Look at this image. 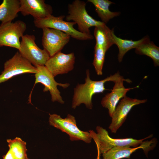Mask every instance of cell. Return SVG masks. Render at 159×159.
<instances>
[{
	"label": "cell",
	"instance_id": "2e32d148",
	"mask_svg": "<svg viewBox=\"0 0 159 159\" xmlns=\"http://www.w3.org/2000/svg\"><path fill=\"white\" fill-rule=\"evenodd\" d=\"M20 2L19 0H4L0 5L1 24L12 22L20 12Z\"/></svg>",
	"mask_w": 159,
	"mask_h": 159
},
{
	"label": "cell",
	"instance_id": "cb8c5ba5",
	"mask_svg": "<svg viewBox=\"0 0 159 159\" xmlns=\"http://www.w3.org/2000/svg\"><path fill=\"white\" fill-rule=\"evenodd\" d=\"M29 159V158H27V159Z\"/></svg>",
	"mask_w": 159,
	"mask_h": 159
},
{
	"label": "cell",
	"instance_id": "ffe728a7",
	"mask_svg": "<svg viewBox=\"0 0 159 159\" xmlns=\"http://www.w3.org/2000/svg\"><path fill=\"white\" fill-rule=\"evenodd\" d=\"M9 150L15 159L28 158L26 152V143L21 138L16 137L14 139L7 140Z\"/></svg>",
	"mask_w": 159,
	"mask_h": 159
},
{
	"label": "cell",
	"instance_id": "277c9868",
	"mask_svg": "<svg viewBox=\"0 0 159 159\" xmlns=\"http://www.w3.org/2000/svg\"><path fill=\"white\" fill-rule=\"evenodd\" d=\"M65 17L64 15L55 17L52 15L44 19H34V23L35 26L37 28L46 27L57 29L76 39L86 40L93 39L92 34H85L75 29L74 26L76 24L75 23L64 21V19Z\"/></svg>",
	"mask_w": 159,
	"mask_h": 159
},
{
	"label": "cell",
	"instance_id": "5bb4252c",
	"mask_svg": "<svg viewBox=\"0 0 159 159\" xmlns=\"http://www.w3.org/2000/svg\"><path fill=\"white\" fill-rule=\"evenodd\" d=\"M20 12L24 16L30 15L34 19H40L52 15V6L44 0H20Z\"/></svg>",
	"mask_w": 159,
	"mask_h": 159
},
{
	"label": "cell",
	"instance_id": "30bf717a",
	"mask_svg": "<svg viewBox=\"0 0 159 159\" xmlns=\"http://www.w3.org/2000/svg\"><path fill=\"white\" fill-rule=\"evenodd\" d=\"M42 44L50 57L60 52L69 42L70 37L60 31L48 28H43Z\"/></svg>",
	"mask_w": 159,
	"mask_h": 159
},
{
	"label": "cell",
	"instance_id": "7c38bea8",
	"mask_svg": "<svg viewBox=\"0 0 159 159\" xmlns=\"http://www.w3.org/2000/svg\"><path fill=\"white\" fill-rule=\"evenodd\" d=\"M75 59L74 53L66 54L60 51L50 57L45 66L54 77L72 70Z\"/></svg>",
	"mask_w": 159,
	"mask_h": 159
},
{
	"label": "cell",
	"instance_id": "d6986e66",
	"mask_svg": "<svg viewBox=\"0 0 159 159\" xmlns=\"http://www.w3.org/2000/svg\"><path fill=\"white\" fill-rule=\"evenodd\" d=\"M95 6V10L102 22L106 24L115 17L120 15L119 12H112L109 9L110 5L114 3L108 0H88Z\"/></svg>",
	"mask_w": 159,
	"mask_h": 159
},
{
	"label": "cell",
	"instance_id": "52a82bcc",
	"mask_svg": "<svg viewBox=\"0 0 159 159\" xmlns=\"http://www.w3.org/2000/svg\"><path fill=\"white\" fill-rule=\"evenodd\" d=\"M4 70L0 75V84L11 78L25 73H36V67L23 57L19 52L4 64Z\"/></svg>",
	"mask_w": 159,
	"mask_h": 159
},
{
	"label": "cell",
	"instance_id": "e0dca14e",
	"mask_svg": "<svg viewBox=\"0 0 159 159\" xmlns=\"http://www.w3.org/2000/svg\"><path fill=\"white\" fill-rule=\"evenodd\" d=\"M113 33V29L111 30L105 24L95 27L94 34L96 41L95 45L107 51L114 44Z\"/></svg>",
	"mask_w": 159,
	"mask_h": 159
},
{
	"label": "cell",
	"instance_id": "6da1fadb",
	"mask_svg": "<svg viewBox=\"0 0 159 159\" xmlns=\"http://www.w3.org/2000/svg\"><path fill=\"white\" fill-rule=\"evenodd\" d=\"M86 74L85 83L78 84L74 88L72 105V107L74 109L81 104H85L87 108L92 109L93 95L96 93H103L104 90H106L104 85L106 82L112 81L114 82L121 76L118 72L104 80L95 81L90 79L89 70H86Z\"/></svg>",
	"mask_w": 159,
	"mask_h": 159
},
{
	"label": "cell",
	"instance_id": "8fae6325",
	"mask_svg": "<svg viewBox=\"0 0 159 159\" xmlns=\"http://www.w3.org/2000/svg\"><path fill=\"white\" fill-rule=\"evenodd\" d=\"M146 99L140 100L125 96L116 106L111 117V122L109 128L112 133H115L125 122L127 115L134 106L146 102Z\"/></svg>",
	"mask_w": 159,
	"mask_h": 159
},
{
	"label": "cell",
	"instance_id": "7402d4cb",
	"mask_svg": "<svg viewBox=\"0 0 159 159\" xmlns=\"http://www.w3.org/2000/svg\"><path fill=\"white\" fill-rule=\"evenodd\" d=\"M107 50L95 45L94 47V57L92 64L98 75L102 74V70Z\"/></svg>",
	"mask_w": 159,
	"mask_h": 159
},
{
	"label": "cell",
	"instance_id": "ac0fdd59",
	"mask_svg": "<svg viewBox=\"0 0 159 159\" xmlns=\"http://www.w3.org/2000/svg\"><path fill=\"white\" fill-rule=\"evenodd\" d=\"M113 37L114 44L117 46L119 49L118 59L120 62L122 61L124 56L128 51L133 48L135 49L150 41L148 36H145L138 41L123 39L117 37L114 32L113 34Z\"/></svg>",
	"mask_w": 159,
	"mask_h": 159
},
{
	"label": "cell",
	"instance_id": "9a60e30c",
	"mask_svg": "<svg viewBox=\"0 0 159 159\" xmlns=\"http://www.w3.org/2000/svg\"><path fill=\"white\" fill-rule=\"evenodd\" d=\"M153 146L152 140L145 141L139 146L134 148L127 146L113 148L102 154L103 159L130 158L131 154L138 149L142 148L145 153L152 150Z\"/></svg>",
	"mask_w": 159,
	"mask_h": 159
},
{
	"label": "cell",
	"instance_id": "603a6c76",
	"mask_svg": "<svg viewBox=\"0 0 159 159\" xmlns=\"http://www.w3.org/2000/svg\"><path fill=\"white\" fill-rule=\"evenodd\" d=\"M3 159H15L9 150L5 155L3 156Z\"/></svg>",
	"mask_w": 159,
	"mask_h": 159
},
{
	"label": "cell",
	"instance_id": "5b68a950",
	"mask_svg": "<svg viewBox=\"0 0 159 159\" xmlns=\"http://www.w3.org/2000/svg\"><path fill=\"white\" fill-rule=\"evenodd\" d=\"M49 122L50 125L68 135L72 141L82 140L90 143L92 139L89 132L80 130L77 125L75 117L70 114L62 118L57 114H49Z\"/></svg>",
	"mask_w": 159,
	"mask_h": 159
},
{
	"label": "cell",
	"instance_id": "3957f363",
	"mask_svg": "<svg viewBox=\"0 0 159 159\" xmlns=\"http://www.w3.org/2000/svg\"><path fill=\"white\" fill-rule=\"evenodd\" d=\"M86 3L80 0H75L68 5V14L66 16L67 21H72L77 24L79 31L90 34V27L102 25L105 23L94 19L87 13Z\"/></svg>",
	"mask_w": 159,
	"mask_h": 159
},
{
	"label": "cell",
	"instance_id": "7a4b0ae2",
	"mask_svg": "<svg viewBox=\"0 0 159 159\" xmlns=\"http://www.w3.org/2000/svg\"><path fill=\"white\" fill-rule=\"evenodd\" d=\"M97 132L90 130L89 132L92 138L94 140L97 147L98 156L99 157L111 148L120 146L132 147L139 146L146 139L151 138L153 135L141 139L137 140L132 138H111L107 131L102 127L98 126L96 127Z\"/></svg>",
	"mask_w": 159,
	"mask_h": 159
},
{
	"label": "cell",
	"instance_id": "ba28073f",
	"mask_svg": "<svg viewBox=\"0 0 159 159\" xmlns=\"http://www.w3.org/2000/svg\"><path fill=\"white\" fill-rule=\"evenodd\" d=\"M26 28V23L20 20L0 25V47L6 46L16 49L20 47L19 39Z\"/></svg>",
	"mask_w": 159,
	"mask_h": 159
},
{
	"label": "cell",
	"instance_id": "4fadbf2b",
	"mask_svg": "<svg viewBox=\"0 0 159 159\" xmlns=\"http://www.w3.org/2000/svg\"><path fill=\"white\" fill-rule=\"evenodd\" d=\"M128 83L132 82L129 79H125L123 77H121L115 82V85L111 92L107 93L102 98L101 104L102 106L108 109L109 115L111 117L117 104L121 98L125 97L127 93L130 90L139 87V86L132 88H125L123 81Z\"/></svg>",
	"mask_w": 159,
	"mask_h": 159
},
{
	"label": "cell",
	"instance_id": "8992f818",
	"mask_svg": "<svg viewBox=\"0 0 159 159\" xmlns=\"http://www.w3.org/2000/svg\"><path fill=\"white\" fill-rule=\"evenodd\" d=\"M21 39L18 50L21 55L36 67L45 66L50 57L46 50L41 49L37 45L35 36L26 34Z\"/></svg>",
	"mask_w": 159,
	"mask_h": 159
},
{
	"label": "cell",
	"instance_id": "9c48e42d",
	"mask_svg": "<svg viewBox=\"0 0 159 159\" xmlns=\"http://www.w3.org/2000/svg\"><path fill=\"white\" fill-rule=\"evenodd\" d=\"M36 67L37 71L35 74L34 84L40 83L43 84L44 86L43 91L49 92L52 102L57 101L61 104H64V102L62 99L57 86L59 85L64 89H66L69 86V84L57 82L52 74L45 66H38Z\"/></svg>",
	"mask_w": 159,
	"mask_h": 159
},
{
	"label": "cell",
	"instance_id": "44dd1931",
	"mask_svg": "<svg viewBox=\"0 0 159 159\" xmlns=\"http://www.w3.org/2000/svg\"><path fill=\"white\" fill-rule=\"evenodd\" d=\"M135 52L138 54L147 56L153 60L155 66L159 65V47L153 42L142 44L135 48Z\"/></svg>",
	"mask_w": 159,
	"mask_h": 159
}]
</instances>
